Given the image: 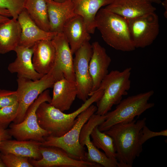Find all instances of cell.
I'll use <instances>...</instances> for the list:
<instances>
[{
    "label": "cell",
    "instance_id": "6da1fadb",
    "mask_svg": "<svg viewBox=\"0 0 167 167\" xmlns=\"http://www.w3.org/2000/svg\"><path fill=\"white\" fill-rule=\"evenodd\" d=\"M144 118L127 123L117 124L104 132L113 139L119 167H132L143 150L139 141L140 131L146 125Z\"/></svg>",
    "mask_w": 167,
    "mask_h": 167
},
{
    "label": "cell",
    "instance_id": "7a4b0ae2",
    "mask_svg": "<svg viewBox=\"0 0 167 167\" xmlns=\"http://www.w3.org/2000/svg\"><path fill=\"white\" fill-rule=\"evenodd\" d=\"M102 89H98L76 110L65 113L50 103L44 102L38 107L36 112L38 123L42 129L55 137L62 136L69 131L77 121L78 115L101 97Z\"/></svg>",
    "mask_w": 167,
    "mask_h": 167
},
{
    "label": "cell",
    "instance_id": "3957f363",
    "mask_svg": "<svg viewBox=\"0 0 167 167\" xmlns=\"http://www.w3.org/2000/svg\"><path fill=\"white\" fill-rule=\"evenodd\" d=\"M95 26L104 41L114 49L124 52L134 50L126 19L105 8L95 17Z\"/></svg>",
    "mask_w": 167,
    "mask_h": 167
},
{
    "label": "cell",
    "instance_id": "277c9868",
    "mask_svg": "<svg viewBox=\"0 0 167 167\" xmlns=\"http://www.w3.org/2000/svg\"><path fill=\"white\" fill-rule=\"evenodd\" d=\"M64 78L59 66L54 64L51 71L40 79L33 80L29 79L18 77V110L17 116L12 122L19 123L24 119L29 107L44 91L53 88L57 81Z\"/></svg>",
    "mask_w": 167,
    "mask_h": 167
},
{
    "label": "cell",
    "instance_id": "5b68a950",
    "mask_svg": "<svg viewBox=\"0 0 167 167\" xmlns=\"http://www.w3.org/2000/svg\"><path fill=\"white\" fill-rule=\"evenodd\" d=\"M131 67L122 71L113 70L106 75L98 89H102L103 93L96 102L97 109L95 113L106 115L114 105L120 102L123 96L128 94L131 87Z\"/></svg>",
    "mask_w": 167,
    "mask_h": 167
},
{
    "label": "cell",
    "instance_id": "8992f818",
    "mask_svg": "<svg viewBox=\"0 0 167 167\" xmlns=\"http://www.w3.org/2000/svg\"><path fill=\"white\" fill-rule=\"evenodd\" d=\"M97 107L92 104L77 116L73 127L62 136L57 137L50 135L45 137L41 146L55 147L64 150L72 158L87 161L88 153L79 142L81 130L84 125L97 110Z\"/></svg>",
    "mask_w": 167,
    "mask_h": 167
},
{
    "label": "cell",
    "instance_id": "52a82bcc",
    "mask_svg": "<svg viewBox=\"0 0 167 167\" xmlns=\"http://www.w3.org/2000/svg\"><path fill=\"white\" fill-rule=\"evenodd\" d=\"M154 94L153 90H150L122 100L113 110L105 115L106 119L98 126V129L104 132L117 124L132 121L136 116L139 117L145 111L154 106V103L148 102Z\"/></svg>",
    "mask_w": 167,
    "mask_h": 167
},
{
    "label": "cell",
    "instance_id": "ba28073f",
    "mask_svg": "<svg viewBox=\"0 0 167 167\" xmlns=\"http://www.w3.org/2000/svg\"><path fill=\"white\" fill-rule=\"evenodd\" d=\"M52 98L49 91L42 92L29 107L23 120L18 124L12 122L8 129L10 135L18 140H34L42 143L45 137L51 135L50 132L41 128L37 120L36 112L42 103H50Z\"/></svg>",
    "mask_w": 167,
    "mask_h": 167
},
{
    "label": "cell",
    "instance_id": "9c48e42d",
    "mask_svg": "<svg viewBox=\"0 0 167 167\" xmlns=\"http://www.w3.org/2000/svg\"><path fill=\"white\" fill-rule=\"evenodd\" d=\"M126 20L135 48H144L151 45L159 34V19L155 12Z\"/></svg>",
    "mask_w": 167,
    "mask_h": 167
},
{
    "label": "cell",
    "instance_id": "30bf717a",
    "mask_svg": "<svg viewBox=\"0 0 167 167\" xmlns=\"http://www.w3.org/2000/svg\"><path fill=\"white\" fill-rule=\"evenodd\" d=\"M92 53V45L88 42L82 45L74 54L73 66L78 89L77 97L84 102L88 98L92 87V81L89 72V63Z\"/></svg>",
    "mask_w": 167,
    "mask_h": 167
},
{
    "label": "cell",
    "instance_id": "8fae6325",
    "mask_svg": "<svg viewBox=\"0 0 167 167\" xmlns=\"http://www.w3.org/2000/svg\"><path fill=\"white\" fill-rule=\"evenodd\" d=\"M42 158L36 160L28 158V161L35 167H102L93 162L80 161L70 157L62 149L55 147L41 146L40 148Z\"/></svg>",
    "mask_w": 167,
    "mask_h": 167
},
{
    "label": "cell",
    "instance_id": "7c38bea8",
    "mask_svg": "<svg viewBox=\"0 0 167 167\" xmlns=\"http://www.w3.org/2000/svg\"><path fill=\"white\" fill-rule=\"evenodd\" d=\"M105 115L94 113L83 126L80 134L79 142L83 147L86 145L88 152L87 161L99 164L102 167H118L116 159L108 157L96 147L90 140V135L93 129L99 126L106 119Z\"/></svg>",
    "mask_w": 167,
    "mask_h": 167
},
{
    "label": "cell",
    "instance_id": "4fadbf2b",
    "mask_svg": "<svg viewBox=\"0 0 167 167\" xmlns=\"http://www.w3.org/2000/svg\"><path fill=\"white\" fill-rule=\"evenodd\" d=\"M92 46V53L89 63V72L92 81V87L89 96L96 92L108 74V69L111 62L105 49L99 42H93Z\"/></svg>",
    "mask_w": 167,
    "mask_h": 167
},
{
    "label": "cell",
    "instance_id": "5bb4252c",
    "mask_svg": "<svg viewBox=\"0 0 167 167\" xmlns=\"http://www.w3.org/2000/svg\"><path fill=\"white\" fill-rule=\"evenodd\" d=\"M126 19L155 12L156 8L147 0H112L105 8Z\"/></svg>",
    "mask_w": 167,
    "mask_h": 167
},
{
    "label": "cell",
    "instance_id": "9a60e30c",
    "mask_svg": "<svg viewBox=\"0 0 167 167\" xmlns=\"http://www.w3.org/2000/svg\"><path fill=\"white\" fill-rule=\"evenodd\" d=\"M17 20L21 28L19 45L31 47L38 41L52 40L57 33L40 28L31 19L25 9L19 15Z\"/></svg>",
    "mask_w": 167,
    "mask_h": 167
},
{
    "label": "cell",
    "instance_id": "2e32d148",
    "mask_svg": "<svg viewBox=\"0 0 167 167\" xmlns=\"http://www.w3.org/2000/svg\"><path fill=\"white\" fill-rule=\"evenodd\" d=\"M46 2L49 31L57 33L62 32L66 23L77 15L73 4L70 0L58 2L54 0H45Z\"/></svg>",
    "mask_w": 167,
    "mask_h": 167
},
{
    "label": "cell",
    "instance_id": "e0dca14e",
    "mask_svg": "<svg viewBox=\"0 0 167 167\" xmlns=\"http://www.w3.org/2000/svg\"><path fill=\"white\" fill-rule=\"evenodd\" d=\"M55 48V63L62 72L65 79L75 81L73 54L69 43L62 32L57 33L51 40Z\"/></svg>",
    "mask_w": 167,
    "mask_h": 167
},
{
    "label": "cell",
    "instance_id": "ac0fdd59",
    "mask_svg": "<svg viewBox=\"0 0 167 167\" xmlns=\"http://www.w3.org/2000/svg\"><path fill=\"white\" fill-rule=\"evenodd\" d=\"M32 62L35 70L43 75L49 73L55 62L56 52L51 40H42L32 46Z\"/></svg>",
    "mask_w": 167,
    "mask_h": 167
},
{
    "label": "cell",
    "instance_id": "d6986e66",
    "mask_svg": "<svg viewBox=\"0 0 167 167\" xmlns=\"http://www.w3.org/2000/svg\"><path fill=\"white\" fill-rule=\"evenodd\" d=\"M14 51L16 58L10 63L7 69L11 73L17 74L18 77H23L35 80L44 75L38 73L34 69L32 62L33 51L32 47H25L19 45Z\"/></svg>",
    "mask_w": 167,
    "mask_h": 167
},
{
    "label": "cell",
    "instance_id": "ffe728a7",
    "mask_svg": "<svg viewBox=\"0 0 167 167\" xmlns=\"http://www.w3.org/2000/svg\"><path fill=\"white\" fill-rule=\"evenodd\" d=\"M67 39L73 54L82 45L91 39L83 18L77 15L65 24L62 32Z\"/></svg>",
    "mask_w": 167,
    "mask_h": 167
},
{
    "label": "cell",
    "instance_id": "44dd1931",
    "mask_svg": "<svg viewBox=\"0 0 167 167\" xmlns=\"http://www.w3.org/2000/svg\"><path fill=\"white\" fill-rule=\"evenodd\" d=\"M53 88V96L50 103L62 112L70 109L77 95L75 82L64 78L56 82Z\"/></svg>",
    "mask_w": 167,
    "mask_h": 167
},
{
    "label": "cell",
    "instance_id": "7402d4cb",
    "mask_svg": "<svg viewBox=\"0 0 167 167\" xmlns=\"http://www.w3.org/2000/svg\"><path fill=\"white\" fill-rule=\"evenodd\" d=\"M42 143L34 140H18L8 139L0 145V152L3 154L12 153L36 160L42 158L40 148Z\"/></svg>",
    "mask_w": 167,
    "mask_h": 167
},
{
    "label": "cell",
    "instance_id": "603a6c76",
    "mask_svg": "<svg viewBox=\"0 0 167 167\" xmlns=\"http://www.w3.org/2000/svg\"><path fill=\"white\" fill-rule=\"evenodd\" d=\"M75 13L81 16L90 34H93L96 28L95 17L102 6L109 4L112 0H70Z\"/></svg>",
    "mask_w": 167,
    "mask_h": 167
},
{
    "label": "cell",
    "instance_id": "cb8c5ba5",
    "mask_svg": "<svg viewBox=\"0 0 167 167\" xmlns=\"http://www.w3.org/2000/svg\"><path fill=\"white\" fill-rule=\"evenodd\" d=\"M21 28L17 19L12 18L0 24V54L14 51L19 46Z\"/></svg>",
    "mask_w": 167,
    "mask_h": 167
},
{
    "label": "cell",
    "instance_id": "d4e9b609",
    "mask_svg": "<svg viewBox=\"0 0 167 167\" xmlns=\"http://www.w3.org/2000/svg\"><path fill=\"white\" fill-rule=\"evenodd\" d=\"M24 7L30 17L38 26L44 31L50 32L45 0H25Z\"/></svg>",
    "mask_w": 167,
    "mask_h": 167
},
{
    "label": "cell",
    "instance_id": "484cf974",
    "mask_svg": "<svg viewBox=\"0 0 167 167\" xmlns=\"http://www.w3.org/2000/svg\"><path fill=\"white\" fill-rule=\"evenodd\" d=\"M98 126H96L90 134L92 142L97 148L103 150L108 157L116 159V153L113 138L104 132L100 131Z\"/></svg>",
    "mask_w": 167,
    "mask_h": 167
},
{
    "label": "cell",
    "instance_id": "4316f807",
    "mask_svg": "<svg viewBox=\"0 0 167 167\" xmlns=\"http://www.w3.org/2000/svg\"><path fill=\"white\" fill-rule=\"evenodd\" d=\"M19 104H15L0 109V128L7 129L16 118Z\"/></svg>",
    "mask_w": 167,
    "mask_h": 167
},
{
    "label": "cell",
    "instance_id": "83f0119b",
    "mask_svg": "<svg viewBox=\"0 0 167 167\" xmlns=\"http://www.w3.org/2000/svg\"><path fill=\"white\" fill-rule=\"evenodd\" d=\"M3 162L6 167H33L28 161V158L12 153H0Z\"/></svg>",
    "mask_w": 167,
    "mask_h": 167
},
{
    "label": "cell",
    "instance_id": "f1b7e54d",
    "mask_svg": "<svg viewBox=\"0 0 167 167\" xmlns=\"http://www.w3.org/2000/svg\"><path fill=\"white\" fill-rule=\"evenodd\" d=\"M25 0H0V8L7 10L12 18L17 19L24 9Z\"/></svg>",
    "mask_w": 167,
    "mask_h": 167
},
{
    "label": "cell",
    "instance_id": "f546056e",
    "mask_svg": "<svg viewBox=\"0 0 167 167\" xmlns=\"http://www.w3.org/2000/svg\"><path fill=\"white\" fill-rule=\"evenodd\" d=\"M18 102L16 91L0 89V109Z\"/></svg>",
    "mask_w": 167,
    "mask_h": 167
},
{
    "label": "cell",
    "instance_id": "4dcf8cb0",
    "mask_svg": "<svg viewBox=\"0 0 167 167\" xmlns=\"http://www.w3.org/2000/svg\"><path fill=\"white\" fill-rule=\"evenodd\" d=\"M159 136H167V129L159 132H155L151 131L145 125L140 131L139 135V142L142 145L150 139Z\"/></svg>",
    "mask_w": 167,
    "mask_h": 167
},
{
    "label": "cell",
    "instance_id": "1f68e13d",
    "mask_svg": "<svg viewBox=\"0 0 167 167\" xmlns=\"http://www.w3.org/2000/svg\"><path fill=\"white\" fill-rule=\"evenodd\" d=\"M12 136L10 134L8 129L0 128V145L2 142L5 140L10 139Z\"/></svg>",
    "mask_w": 167,
    "mask_h": 167
},
{
    "label": "cell",
    "instance_id": "d6a6232c",
    "mask_svg": "<svg viewBox=\"0 0 167 167\" xmlns=\"http://www.w3.org/2000/svg\"><path fill=\"white\" fill-rule=\"evenodd\" d=\"M0 15L8 17H11L9 11L5 9L0 8Z\"/></svg>",
    "mask_w": 167,
    "mask_h": 167
},
{
    "label": "cell",
    "instance_id": "836d02e7",
    "mask_svg": "<svg viewBox=\"0 0 167 167\" xmlns=\"http://www.w3.org/2000/svg\"><path fill=\"white\" fill-rule=\"evenodd\" d=\"M10 19L8 17L0 15V24L4 23Z\"/></svg>",
    "mask_w": 167,
    "mask_h": 167
},
{
    "label": "cell",
    "instance_id": "e575fe53",
    "mask_svg": "<svg viewBox=\"0 0 167 167\" xmlns=\"http://www.w3.org/2000/svg\"><path fill=\"white\" fill-rule=\"evenodd\" d=\"M152 3H155L157 4H160L161 3L162 1L161 0H147Z\"/></svg>",
    "mask_w": 167,
    "mask_h": 167
},
{
    "label": "cell",
    "instance_id": "d590c367",
    "mask_svg": "<svg viewBox=\"0 0 167 167\" xmlns=\"http://www.w3.org/2000/svg\"><path fill=\"white\" fill-rule=\"evenodd\" d=\"M0 167H6L2 159L0 153Z\"/></svg>",
    "mask_w": 167,
    "mask_h": 167
},
{
    "label": "cell",
    "instance_id": "8d00e7d4",
    "mask_svg": "<svg viewBox=\"0 0 167 167\" xmlns=\"http://www.w3.org/2000/svg\"><path fill=\"white\" fill-rule=\"evenodd\" d=\"M54 1L58 2H62L65 1L66 0H54Z\"/></svg>",
    "mask_w": 167,
    "mask_h": 167
}]
</instances>
